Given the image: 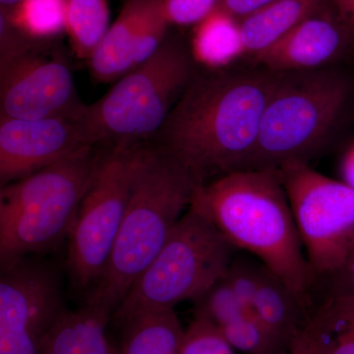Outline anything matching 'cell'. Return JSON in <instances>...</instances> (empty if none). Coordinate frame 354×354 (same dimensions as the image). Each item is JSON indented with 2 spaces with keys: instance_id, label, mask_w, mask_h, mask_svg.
Returning <instances> with one entry per match:
<instances>
[{
  "instance_id": "obj_1",
  "label": "cell",
  "mask_w": 354,
  "mask_h": 354,
  "mask_svg": "<svg viewBox=\"0 0 354 354\" xmlns=\"http://www.w3.org/2000/svg\"><path fill=\"white\" fill-rule=\"evenodd\" d=\"M283 73L253 65L196 71L151 142L180 162L195 186L243 171Z\"/></svg>"
},
{
  "instance_id": "obj_2",
  "label": "cell",
  "mask_w": 354,
  "mask_h": 354,
  "mask_svg": "<svg viewBox=\"0 0 354 354\" xmlns=\"http://www.w3.org/2000/svg\"><path fill=\"white\" fill-rule=\"evenodd\" d=\"M190 207L308 305L317 279L278 169H244L196 185Z\"/></svg>"
},
{
  "instance_id": "obj_3",
  "label": "cell",
  "mask_w": 354,
  "mask_h": 354,
  "mask_svg": "<svg viewBox=\"0 0 354 354\" xmlns=\"http://www.w3.org/2000/svg\"><path fill=\"white\" fill-rule=\"evenodd\" d=\"M194 188L183 165L148 142L109 264L86 304L113 317L189 209Z\"/></svg>"
},
{
  "instance_id": "obj_4",
  "label": "cell",
  "mask_w": 354,
  "mask_h": 354,
  "mask_svg": "<svg viewBox=\"0 0 354 354\" xmlns=\"http://www.w3.org/2000/svg\"><path fill=\"white\" fill-rule=\"evenodd\" d=\"M349 118H354L351 72L341 65L283 72L263 113L245 169L309 164Z\"/></svg>"
},
{
  "instance_id": "obj_5",
  "label": "cell",
  "mask_w": 354,
  "mask_h": 354,
  "mask_svg": "<svg viewBox=\"0 0 354 354\" xmlns=\"http://www.w3.org/2000/svg\"><path fill=\"white\" fill-rule=\"evenodd\" d=\"M97 147L2 186L0 262L8 269L68 239L97 160Z\"/></svg>"
},
{
  "instance_id": "obj_6",
  "label": "cell",
  "mask_w": 354,
  "mask_h": 354,
  "mask_svg": "<svg viewBox=\"0 0 354 354\" xmlns=\"http://www.w3.org/2000/svg\"><path fill=\"white\" fill-rule=\"evenodd\" d=\"M191 50L179 39L128 72L92 104L80 121L93 147H128L152 141L196 73Z\"/></svg>"
},
{
  "instance_id": "obj_7",
  "label": "cell",
  "mask_w": 354,
  "mask_h": 354,
  "mask_svg": "<svg viewBox=\"0 0 354 354\" xmlns=\"http://www.w3.org/2000/svg\"><path fill=\"white\" fill-rule=\"evenodd\" d=\"M237 249L196 209L185 212L162 250L134 281L113 315L115 323L140 311L174 309L220 281Z\"/></svg>"
},
{
  "instance_id": "obj_8",
  "label": "cell",
  "mask_w": 354,
  "mask_h": 354,
  "mask_svg": "<svg viewBox=\"0 0 354 354\" xmlns=\"http://www.w3.org/2000/svg\"><path fill=\"white\" fill-rule=\"evenodd\" d=\"M147 144L97 151L94 171L68 236L67 270L80 290L92 288L106 271Z\"/></svg>"
},
{
  "instance_id": "obj_9",
  "label": "cell",
  "mask_w": 354,
  "mask_h": 354,
  "mask_svg": "<svg viewBox=\"0 0 354 354\" xmlns=\"http://www.w3.org/2000/svg\"><path fill=\"white\" fill-rule=\"evenodd\" d=\"M317 281L348 257L354 242V187L290 162L278 169Z\"/></svg>"
},
{
  "instance_id": "obj_10",
  "label": "cell",
  "mask_w": 354,
  "mask_h": 354,
  "mask_svg": "<svg viewBox=\"0 0 354 354\" xmlns=\"http://www.w3.org/2000/svg\"><path fill=\"white\" fill-rule=\"evenodd\" d=\"M65 311L59 278L48 266L23 259L0 279V354H39Z\"/></svg>"
},
{
  "instance_id": "obj_11",
  "label": "cell",
  "mask_w": 354,
  "mask_h": 354,
  "mask_svg": "<svg viewBox=\"0 0 354 354\" xmlns=\"http://www.w3.org/2000/svg\"><path fill=\"white\" fill-rule=\"evenodd\" d=\"M86 104L79 100L66 57L51 41L0 69V116L16 120L80 118Z\"/></svg>"
},
{
  "instance_id": "obj_12",
  "label": "cell",
  "mask_w": 354,
  "mask_h": 354,
  "mask_svg": "<svg viewBox=\"0 0 354 354\" xmlns=\"http://www.w3.org/2000/svg\"><path fill=\"white\" fill-rule=\"evenodd\" d=\"M87 147L93 146L80 118L16 120L0 116L1 187Z\"/></svg>"
},
{
  "instance_id": "obj_13",
  "label": "cell",
  "mask_w": 354,
  "mask_h": 354,
  "mask_svg": "<svg viewBox=\"0 0 354 354\" xmlns=\"http://www.w3.org/2000/svg\"><path fill=\"white\" fill-rule=\"evenodd\" d=\"M169 25L162 0H127L87 60L93 79L114 82L143 64L167 39Z\"/></svg>"
},
{
  "instance_id": "obj_14",
  "label": "cell",
  "mask_w": 354,
  "mask_h": 354,
  "mask_svg": "<svg viewBox=\"0 0 354 354\" xmlns=\"http://www.w3.org/2000/svg\"><path fill=\"white\" fill-rule=\"evenodd\" d=\"M354 62L351 41L329 8L311 16L250 60L274 72L304 71Z\"/></svg>"
},
{
  "instance_id": "obj_15",
  "label": "cell",
  "mask_w": 354,
  "mask_h": 354,
  "mask_svg": "<svg viewBox=\"0 0 354 354\" xmlns=\"http://www.w3.org/2000/svg\"><path fill=\"white\" fill-rule=\"evenodd\" d=\"M326 9V0H276L247 16L239 21L241 58L250 62L300 23Z\"/></svg>"
},
{
  "instance_id": "obj_16",
  "label": "cell",
  "mask_w": 354,
  "mask_h": 354,
  "mask_svg": "<svg viewBox=\"0 0 354 354\" xmlns=\"http://www.w3.org/2000/svg\"><path fill=\"white\" fill-rule=\"evenodd\" d=\"M306 308L290 286L265 266L251 310L290 351L308 322Z\"/></svg>"
},
{
  "instance_id": "obj_17",
  "label": "cell",
  "mask_w": 354,
  "mask_h": 354,
  "mask_svg": "<svg viewBox=\"0 0 354 354\" xmlns=\"http://www.w3.org/2000/svg\"><path fill=\"white\" fill-rule=\"evenodd\" d=\"M121 354H179L184 330L174 309L140 311L116 323Z\"/></svg>"
},
{
  "instance_id": "obj_18",
  "label": "cell",
  "mask_w": 354,
  "mask_h": 354,
  "mask_svg": "<svg viewBox=\"0 0 354 354\" xmlns=\"http://www.w3.org/2000/svg\"><path fill=\"white\" fill-rule=\"evenodd\" d=\"M191 53L195 62L213 68L241 58L239 21L216 8L195 26Z\"/></svg>"
},
{
  "instance_id": "obj_19",
  "label": "cell",
  "mask_w": 354,
  "mask_h": 354,
  "mask_svg": "<svg viewBox=\"0 0 354 354\" xmlns=\"http://www.w3.org/2000/svg\"><path fill=\"white\" fill-rule=\"evenodd\" d=\"M307 327L324 354H354V298L327 295L310 316Z\"/></svg>"
},
{
  "instance_id": "obj_20",
  "label": "cell",
  "mask_w": 354,
  "mask_h": 354,
  "mask_svg": "<svg viewBox=\"0 0 354 354\" xmlns=\"http://www.w3.org/2000/svg\"><path fill=\"white\" fill-rule=\"evenodd\" d=\"M108 0H66V34L71 50L87 62L109 28Z\"/></svg>"
},
{
  "instance_id": "obj_21",
  "label": "cell",
  "mask_w": 354,
  "mask_h": 354,
  "mask_svg": "<svg viewBox=\"0 0 354 354\" xmlns=\"http://www.w3.org/2000/svg\"><path fill=\"white\" fill-rule=\"evenodd\" d=\"M6 13L32 41H53L66 32V0H23L13 11Z\"/></svg>"
},
{
  "instance_id": "obj_22",
  "label": "cell",
  "mask_w": 354,
  "mask_h": 354,
  "mask_svg": "<svg viewBox=\"0 0 354 354\" xmlns=\"http://www.w3.org/2000/svg\"><path fill=\"white\" fill-rule=\"evenodd\" d=\"M232 348L248 354L290 353L278 337L262 323L252 310L220 329Z\"/></svg>"
},
{
  "instance_id": "obj_23",
  "label": "cell",
  "mask_w": 354,
  "mask_h": 354,
  "mask_svg": "<svg viewBox=\"0 0 354 354\" xmlns=\"http://www.w3.org/2000/svg\"><path fill=\"white\" fill-rule=\"evenodd\" d=\"M194 302L195 316L206 319L218 329L250 311L242 304L223 277Z\"/></svg>"
},
{
  "instance_id": "obj_24",
  "label": "cell",
  "mask_w": 354,
  "mask_h": 354,
  "mask_svg": "<svg viewBox=\"0 0 354 354\" xmlns=\"http://www.w3.org/2000/svg\"><path fill=\"white\" fill-rule=\"evenodd\" d=\"M75 313L74 354H111L106 328L111 317L88 304Z\"/></svg>"
},
{
  "instance_id": "obj_25",
  "label": "cell",
  "mask_w": 354,
  "mask_h": 354,
  "mask_svg": "<svg viewBox=\"0 0 354 354\" xmlns=\"http://www.w3.org/2000/svg\"><path fill=\"white\" fill-rule=\"evenodd\" d=\"M179 354H234L220 329L202 317L195 316L184 332Z\"/></svg>"
},
{
  "instance_id": "obj_26",
  "label": "cell",
  "mask_w": 354,
  "mask_h": 354,
  "mask_svg": "<svg viewBox=\"0 0 354 354\" xmlns=\"http://www.w3.org/2000/svg\"><path fill=\"white\" fill-rule=\"evenodd\" d=\"M264 269L265 265L257 258L250 259L244 256H235L223 276L237 297L249 310L252 308Z\"/></svg>"
},
{
  "instance_id": "obj_27",
  "label": "cell",
  "mask_w": 354,
  "mask_h": 354,
  "mask_svg": "<svg viewBox=\"0 0 354 354\" xmlns=\"http://www.w3.org/2000/svg\"><path fill=\"white\" fill-rule=\"evenodd\" d=\"M221 0H162L169 25L196 26L218 8Z\"/></svg>"
},
{
  "instance_id": "obj_28",
  "label": "cell",
  "mask_w": 354,
  "mask_h": 354,
  "mask_svg": "<svg viewBox=\"0 0 354 354\" xmlns=\"http://www.w3.org/2000/svg\"><path fill=\"white\" fill-rule=\"evenodd\" d=\"M38 43L23 34L6 13L0 10V69L6 68Z\"/></svg>"
},
{
  "instance_id": "obj_29",
  "label": "cell",
  "mask_w": 354,
  "mask_h": 354,
  "mask_svg": "<svg viewBox=\"0 0 354 354\" xmlns=\"http://www.w3.org/2000/svg\"><path fill=\"white\" fill-rule=\"evenodd\" d=\"M75 321V311L65 310L46 335L39 354H74Z\"/></svg>"
},
{
  "instance_id": "obj_30",
  "label": "cell",
  "mask_w": 354,
  "mask_h": 354,
  "mask_svg": "<svg viewBox=\"0 0 354 354\" xmlns=\"http://www.w3.org/2000/svg\"><path fill=\"white\" fill-rule=\"evenodd\" d=\"M323 279L329 286L328 295L354 298V256H348L341 267Z\"/></svg>"
},
{
  "instance_id": "obj_31",
  "label": "cell",
  "mask_w": 354,
  "mask_h": 354,
  "mask_svg": "<svg viewBox=\"0 0 354 354\" xmlns=\"http://www.w3.org/2000/svg\"><path fill=\"white\" fill-rule=\"evenodd\" d=\"M326 3L348 35L354 60V0H326Z\"/></svg>"
},
{
  "instance_id": "obj_32",
  "label": "cell",
  "mask_w": 354,
  "mask_h": 354,
  "mask_svg": "<svg viewBox=\"0 0 354 354\" xmlns=\"http://www.w3.org/2000/svg\"><path fill=\"white\" fill-rule=\"evenodd\" d=\"M276 0H221L218 9L235 20L241 21Z\"/></svg>"
},
{
  "instance_id": "obj_33",
  "label": "cell",
  "mask_w": 354,
  "mask_h": 354,
  "mask_svg": "<svg viewBox=\"0 0 354 354\" xmlns=\"http://www.w3.org/2000/svg\"><path fill=\"white\" fill-rule=\"evenodd\" d=\"M290 354H324V351L315 335L305 326L291 344Z\"/></svg>"
},
{
  "instance_id": "obj_34",
  "label": "cell",
  "mask_w": 354,
  "mask_h": 354,
  "mask_svg": "<svg viewBox=\"0 0 354 354\" xmlns=\"http://www.w3.org/2000/svg\"><path fill=\"white\" fill-rule=\"evenodd\" d=\"M23 0H0V9L6 12H11Z\"/></svg>"
},
{
  "instance_id": "obj_35",
  "label": "cell",
  "mask_w": 354,
  "mask_h": 354,
  "mask_svg": "<svg viewBox=\"0 0 354 354\" xmlns=\"http://www.w3.org/2000/svg\"><path fill=\"white\" fill-rule=\"evenodd\" d=\"M111 354H121V353H120V349L114 348L113 346H111Z\"/></svg>"
},
{
  "instance_id": "obj_36",
  "label": "cell",
  "mask_w": 354,
  "mask_h": 354,
  "mask_svg": "<svg viewBox=\"0 0 354 354\" xmlns=\"http://www.w3.org/2000/svg\"><path fill=\"white\" fill-rule=\"evenodd\" d=\"M348 256H354V242L353 244V247H351V252H349Z\"/></svg>"
}]
</instances>
